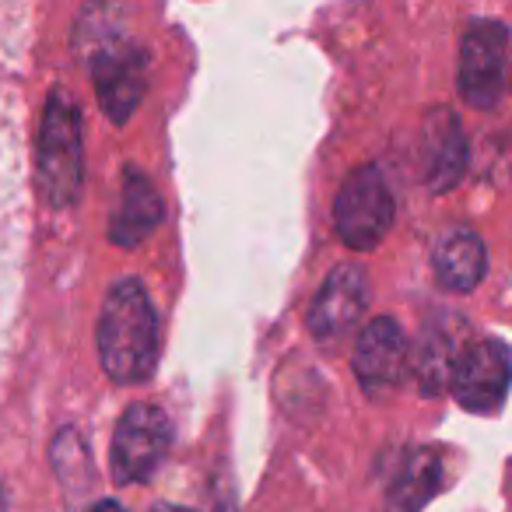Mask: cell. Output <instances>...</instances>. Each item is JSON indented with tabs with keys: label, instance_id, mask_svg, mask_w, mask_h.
Returning a JSON list of instances; mask_svg holds the SVG:
<instances>
[{
	"label": "cell",
	"instance_id": "cell-11",
	"mask_svg": "<svg viewBox=\"0 0 512 512\" xmlns=\"http://www.w3.org/2000/svg\"><path fill=\"white\" fill-rule=\"evenodd\" d=\"M428 130V186L435 193H446L449 186H456V179L467 169V141H463V127L456 120L453 109L439 106L425 123Z\"/></svg>",
	"mask_w": 512,
	"mask_h": 512
},
{
	"label": "cell",
	"instance_id": "cell-14",
	"mask_svg": "<svg viewBox=\"0 0 512 512\" xmlns=\"http://www.w3.org/2000/svg\"><path fill=\"white\" fill-rule=\"evenodd\" d=\"M460 355L463 351H456L453 334H446V330H439V327L425 330V337H421V344H418V358H414V372H418V383L428 397H435V393L453 379V369H456V362H460Z\"/></svg>",
	"mask_w": 512,
	"mask_h": 512
},
{
	"label": "cell",
	"instance_id": "cell-10",
	"mask_svg": "<svg viewBox=\"0 0 512 512\" xmlns=\"http://www.w3.org/2000/svg\"><path fill=\"white\" fill-rule=\"evenodd\" d=\"M158 221H162V197H158V190L151 186L148 176H141L137 169H127L120 204H116V214L109 221V239L116 246H137V242H144L155 232Z\"/></svg>",
	"mask_w": 512,
	"mask_h": 512
},
{
	"label": "cell",
	"instance_id": "cell-13",
	"mask_svg": "<svg viewBox=\"0 0 512 512\" xmlns=\"http://www.w3.org/2000/svg\"><path fill=\"white\" fill-rule=\"evenodd\" d=\"M442 456L435 449H414L400 463L397 481L390 484V512H421V505L442 488Z\"/></svg>",
	"mask_w": 512,
	"mask_h": 512
},
{
	"label": "cell",
	"instance_id": "cell-15",
	"mask_svg": "<svg viewBox=\"0 0 512 512\" xmlns=\"http://www.w3.org/2000/svg\"><path fill=\"white\" fill-rule=\"evenodd\" d=\"M92 512H127V509H123L120 502H113V498H106V502H99V505H95Z\"/></svg>",
	"mask_w": 512,
	"mask_h": 512
},
{
	"label": "cell",
	"instance_id": "cell-3",
	"mask_svg": "<svg viewBox=\"0 0 512 512\" xmlns=\"http://www.w3.org/2000/svg\"><path fill=\"white\" fill-rule=\"evenodd\" d=\"M334 221L351 249H376L393 225V193L376 165H362L344 179L334 200Z\"/></svg>",
	"mask_w": 512,
	"mask_h": 512
},
{
	"label": "cell",
	"instance_id": "cell-4",
	"mask_svg": "<svg viewBox=\"0 0 512 512\" xmlns=\"http://www.w3.org/2000/svg\"><path fill=\"white\" fill-rule=\"evenodd\" d=\"M172 428L165 411H158L155 404H134L123 411V418L116 421L113 432V477L120 484H141L162 467L165 453H169Z\"/></svg>",
	"mask_w": 512,
	"mask_h": 512
},
{
	"label": "cell",
	"instance_id": "cell-7",
	"mask_svg": "<svg viewBox=\"0 0 512 512\" xmlns=\"http://www.w3.org/2000/svg\"><path fill=\"white\" fill-rule=\"evenodd\" d=\"M365 306H369V281L365 271L355 264H341L327 274L323 288L316 292L313 309H309L306 323L309 334L320 344H337L358 327Z\"/></svg>",
	"mask_w": 512,
	"mask_h": 512
},
{
	"label": "cell",
	"instance_id": "cell-6",
	"mask_svg": "<svg viewBox=\"0 0 512 512\" xmlns=\"http://www.w3.org/2000/svg\"><path fill=\"white\" fill-rule=\"evenodd\" d=\"M453 393L460 407L474 414H491L502 407L505 393L512 383V355L498 337H484V341L470 344L460 355L453 369Z\"/></svg>",
	"mask_w": 512,
	"mask_h": 512
},
{
	"label": "cell",
	"instance_id": "cell-9",
	"mask_svg": "<svg viewBox=\"0 0 512 512\" xmlns=\"http://www.w3.org/2000/svg\"><path fill=\"white\" fill-rule=\"evenodd\" d=\"M407 369V344L404 330L390 316H376L369 327L362 330L355 344V376L365 393L383 397L386 390L404 379Z\"/></svg>",
	"mask_w": 512,
	"mask_h": 512
},
{
	"label": "cell",
	"instance_id": "cell-8",
	"mask_svg": "<svg viewBox=\"0 0 512 512\" xmlns=\"http://www.w3.org/2000/svg\"><path fill=\"white\" fill-rule=\"evenodd\" d=\"M92 78L99 88V102L109 113V120L123 123L144 99V85H148V57L141 46L127 43V39H113L95 50L92 60Z\"/></svg>",
	"mask_w": 512,
	"mask_h": 512
},
{
	"label": "cell",
	"instance_id": "cell-5",
	"mask_svg": "<svg viewBox=\"0 0 512 512\" xmlns=\"http://www.w3.org/2000/svg\"><path fill=\"white\" fill-rule=\"evenodd\" d=\"M509 29L495 18H474L460 43V95L474 109H491L505 88Z\"/></svg>",
	"mask_w": 512,
	"mask_h": 512
},
{
	"label": "cell",
	"instance_id": "cell-12",
	"mask_svg": "<svg viewBox=\"0 0 512 512\" xmlns=\"http://www.w3.org/2000/svg\"><path fill=\"white\" fill-rule=\"evenodd\" d=\"M488 267L484 242L474 232H449L435 249V278L446 292H474Z\"/></svg>",
	"mask_w": 512,
	"mask_h": 512
},
{
	"label": "cell",
	"instance_id": "cell-1",
	"mask_svg": "<svg viewBox=\"0 0 512 512\" xmlns=\"http://www.w3.org/2000/svg\"><path fill=\"white\" fill-rule=\"evenodd\" d=\"M99 358L116 383H144L158 362V316L137 278H123L106 295L99 316Z\"/></svg>",
	"mask_w": 512,
	"mask_h": 512
},
{
	"label": "cell",
	"instance_id": "cell-16",
	"mask_svg": "<svg viewBox=\"0 0 512 512\" xmlns=\"http://www.w3.org/2000/svg\"><path fill=\"white\" fill-rule=\"evenodd\" d=\"M151 512H193V509H183V505H158V509Z\"/></svg>",
	"mask_w": 512,
	"mask_h": 512
},
{
	"label": "cell",
	"instance_id": "cell-2",
	"mask_svg": "<svg viewBox=\"0 0 512 512\" xmlns=\"http://www.w3.org/2000/svg\"><path fill=\"white\" fill-rule=\"evenodd\" d=\"M39 186L53 207L74 204L81 190V116L67 92H53L46 102L39 134Z\"/></svg>",
	"mask_w": 512,
	"mask_h": 512
}]
</instances>
